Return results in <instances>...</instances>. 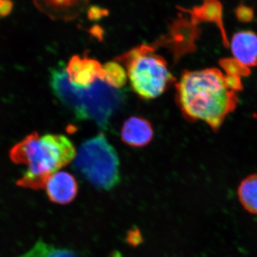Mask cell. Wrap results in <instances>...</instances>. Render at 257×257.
<instances>
[{
    "label": "cell",
    "instance_id": "d6986e66",
    "mask_svg": "<svg viewBox=\"0 0 257 257\" xmlns=\"http://www.w3.org/2000/svg\"><path fill=\"white\" fill-rule=\"evenodd\" d=\"M14 3L12 0H0V17L8 16L13 11Z\"/></svg>",
    "mask_w": 257,
    "mask_h": 257
},
{
    "label": "cell",
    "instance_id": "6da1fadb",
    "mask_svg": "<svg viewBox=\"0 0 257 257\" xmlns=\"http://www.w3.org/2000/svg\"><path fill=\"white\" fill-rule=\"evenodd\" d=\"M241 77L218 68L184 70L176 84V101L189 121H202L217 133L239 103Z\"/></svg>",
    "mask_w": 257,
    "mask_h": 257
},
{
    "label": "cell",
    "instance_id": "7a4b0ae2",
    "mask_svg": "<svg viewBox=\"0 0 257 257\" xmlns=\"http://www.w3.org/2000/svg\"><path fill=\"white\" fill-rule=\"evenodd\" d=\"M76 149L62 135H29L10 151L15 163L28 166L18 185L25 188H45L50 176L74 160Z\"/></svg>",
    "mask_w": 257,
    "mask_h": 257
},
{
    "label": "cell",
    "instance_id": "30bf717a",
    "mask_svg": "<svg viewBox=\"0 0 257 257\" xmlns=\"http://www.w3.org/2000/svg\"><path fill=\"white\" fill-rule=\"evenodd\" d=\"M45 188L50 200L59 204L72 202L78 192V184L74 176L66 172H57L50 176Z\"/></svg>",
    "mask_w": 257,
    "mask_h": 257
},
{
    "label": "cell",
    "instance_id": "8992f818",
    "mask_svg": "<svg viewBox=\"0 0 257 257\" xmlns=\"http://www.w3.org/2000/svg\"><path fill=\"white\" fill-rule=\"evenodd\" d=\"M201 35L199 27L193 25L189 19L179 14L168 25V31L151 44L155 49L164 47L172 52L175 62L182 55L197 50L196 42Z\"/></svg>",
    "mask_w": 257,
    "mask_h": 257
},
{
    "label": "cell",
    "instance_id": "8fae6325",
    "mask_svg": "<svg viewBox=\"0 0 257 257\" xmlns=\"http://www.w3.org/2000/svg\"><path fill=\"white\" fill-rule=\"evenodd\" d=\"M234 58L248 67H257V35L251 30L235 33L229 42Z\"/></svg>",
    "mask_w": 257,
    "mask_h": 257
},
{
    "label": "cell",
    "instance_id": "277c9868",
    "mask_svg": "<svg viewBox=\"0 0 257 257\" xmlns=\"http://www.w3.org/2000/svg\"><path fill=\"white\" fill-rule=\"evenodd\" d=\"M155 50L151 45H142L114 60L124 64L132 89L145 99L158 97L176 82L167 62Z\"/></svg>",
    "mask_w": 257,
    "mask_h": 257
},
{
    "label": "cell",
    "instance_id": "4fadbf2b",
    "mask_svg": "<svg viewBox=\"0 0 257 257\" xmlns=\"http://www.w3.org/2000/svg\"><path fill=\"white\" fill-rule=\"evenodd\" d=\"M240 204L250 214L257 215V173L245 177L237 189Z\"/></svg>",
    "mask_w": 257,
    "mask_h": 257
},
{
    "label": "cell",
    "instance_id": "7c38bea8",
    "mask_svg": "<svg viewBox=\"0 0 257 257\" xmlns=\"http://www.w3.org/2000/svg\"><path fill=\"white\" fill-rule=\"evenodd\" d=\"M153 137L154 130L151 123L140 116L128 118L121 128V140L131 147L146 146L151 143Z\"/></svg>",
    "mask_w": 257,
    "mask_h": 257
},
{
    "label": "cell",
    "instance_id": "ac0fdd59",
    "mask_svg": "<svg viewBox=\"0 0 257 257\" xmlns=\"http://www.w3.org/2000/svg\"><path fill=\"white\" fill-rule=\"evenodd\" d=\"M109 11L105 8L93 5L87 10V18L91 21H99L101 19L109 16Z\"/></svg>",
    "mask_w": 257,
    "mask_h": 257
},
{
    "label": "cell",
    "instance_id": "44dd1931",
    "mask_svg": "<svg viewBox=\"0 0 257 257\" xmlns=\"http://www.w3.org/2000/svg\"><path fill=\"white\" fill-rule=\"evenodd\" d=\"M141 236H140V234H138V231H132L131 234L130 235V238H128V240H130L131 241V243L134 244V243H135V244H137V243H138L139 239H141Z\"/></svg>",
    "mask_w": 257,
    "mask_h": 257
},
{
    "label": "cell",
    "instance_id": "3957f363",
    "mask_svg": "<svg viewBox=\"0 0 257 257\" xmlns=\"http://www.w3.org/2000/svg\"><path fill=\"white\" fill-rule=\"evenodd\" d=\"M50 86L59 100L79 119L92 120L101 128L124 103L121 89H115L102 79L87 87H77L69 82L66 67L51 71Z\"/></svg>",
    "mask_w": 257,
    "mask_h": 257
},
{
    "label": "cell",
    "instance_id": "ffe728a7",
    "mask_svg": "<svg viewBox=\"0 0 257 257\" xmlns=\"http://www.w3.org/2000/svg\"><path fill=\"white\" fill-rule=\"evenodd\" d=\"M88 32L93 37H95L96 38L99 39V40H102L104 30L99 25H94Z\"/></svg>",
    "mask_w": 257,
    "mask_h": 257
},
{
    "label": "cell",
    "instance_id": "ba28073f",
    "mask_svg": "<svg viewBox=\"0 0 257 257\" xmlns=\"http://www.w3.org/2000/svg\"><path fill=\"white\" fill-rule=\"evenodd\" d=\"M176 8L179 11L190 15L189 20L196 26L204 23L215 24L220 31L223 45L225 47L229 46L223 20V5L219 0H203L202 5L193 7L192 9H187L180 6Z\"/></svg>",
    "mask_w": 257,
    "mask_h": 257
},
{
    "label": "cell",
    "instance_id": "5bb4252c",
    "mask_svg": "<svg viewBox=\"0 0 257 257\" xmlns=\"http://www.w3.org/2000/svg\"><path fill=\"white\" fill-rule=\"evenodd\" d=\"M19 257H80L67 248H57L39 240L26 253Z\"/></svg>",
    "mask_w": 257,
    "mask_h": 257
},
{
    "label": "cell",
    "instance_id": "52a82bcc",
    "mask_svg": "<svg viewBox=\"0 0 257 257\" xmlns=\"http://www.w3.org/2000/svg\"><path fill=\"white\" fill-rule=\"evenodd\" d=\"M69 82L77 87H87L98 79L104 80V71L98 61L74 55L66 67Z\"/></svg>",
    "mask_w": 257,
    "mask_h": 257
},
{
    "label": "cell",
    "instance_id": "e0dca14e",
    "mask_svg": "<svg viewBox=\"0 0 257 257\" xmlns=\"http://www.w3.org/2000/svg\"><path fill=\"white\" fill-rule=\"evenodd\" d=\"M234 15L240 23H249L254 19V11L253 8L246 5H238L235 8Z\"/></svg>",
    "mask_w": 257,
    "mask_h": 257
},
{
    "label": "cell",
    "instance_id": "2e32d148",
    "mask_svg": "<svg viewBox=\"0 0 257 257\" xmlns=\"http://www.w3.org/2000/svg\"><path fill=\"white\" fill-rule=\"evenodd\" d=\"M219 64L226 74L241 77L251 74V70L248 67L235 58H222L219 60Z\"/></svg>",
    "mask_w": 257,
    "mask_h": 257
},
{
    "label": "cell",
    "instance_id": "5b68a950",
    "mask_svg": "<svg viewBox=\"0 0 257 257\" xmlns=\"http://www.w3.org/2000/svg\"><path fill=\"white\" fill-rule=\"evenodd\" d=\"M119 159L103 134L86 140L74 159V169L93 187L114 188L120 182Z\"/></svg>",
    "mask_w": 257,
    "mask_h": 257
},
{
    "label": "cell",
    "instance_id": "9c48e42d",
    "mask_svg": "<svg viewBox=\"0 0 257 257\" xmlns=\"http://www.w3.org/2000/svg\"><path fill=\"white\" fill-rule=\"evenodd\" d=\"M35 7L53 20L72 21L85 10L89 0H33Z\"/></svg>",
    "mask_w": 257,
    "mask_h": 257
},
{
    "label": "cell",
    "instance_id": "9a60e30c",
    "mask_svg": "<svg viewBox=\"0 0 257 257\" xmlns=\"http://www.w3.org/2000/svg\"><path fill=\"white\" fill-rule=\"evenodd\" d=\"M102 67L104 71V82L115 89H122L128 79L127 74L124 67L114 60L106 62Z\"/></svg>",
    "mask_w": 257,
    "mask_h": 257
}]
</instances>
